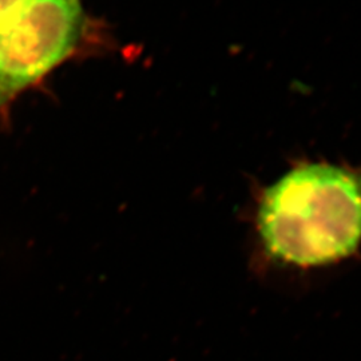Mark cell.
I'll return each mask as SVG.
<instances>
[{
    "mask_svg": "<svg viewBox=\"0 0 361 361\" xmlns=\"http://www.w3.org/2000/svg\"><path fill=\"white\" fill-rule=\"evenodd\" d=\"M257 222L271 257L297 267L347 258L361 243V173L298 165L265 190Z\"/></svg>",
    "mask_w": 361,
    "mask_h": 361,
    "instance_id": "cell-1",
    "label": "cell"
},
{
    "mask_svg": "<svg viewBox=\"0 0 361 361\" xmlns=\"http://www.w3.org/2000/svg\"><path fill=\"white\" fill-rule=\"evenodd\" d=\"M82 0H30L0 27V104L51 73L77 49Z\"/></svg>",
    "mask_w": 361,
    "mask_h": 361,
    "instance_id": "cell-2",
    "label": "cell"
},
{
    "mask_svg": "<svg viewBox=\"0 0 361 361\" xmlns=\"http://www.w3.org/2000/svg\"><path fill=\"white\" fill-rule=\"evenodd\" d=\"M30 0H0V27L7 25L20 13Z\"/></svg>",
    "mask_w": 361,
    "mask_h": 361,
    "instance_id": "cell-3",
    "label": "cell"
}]
</instances>
